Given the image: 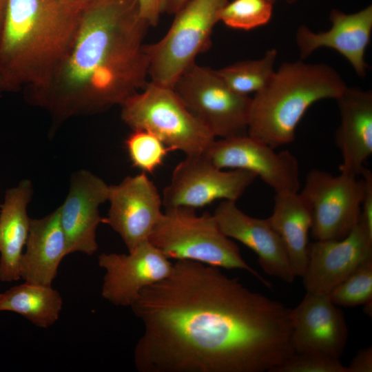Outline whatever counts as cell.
Listing matches in <instances>:
<instances>
[{
  "label": "cell",
  "mask_w": 372,
  "mask_h": 372,
  "mask_svg": "<svg viewBox=\"0 0 372 372\" xmlns=\"http://www.w3.org/2000/svg\"><path fill=\"white\" fill-rule=\"evenodd\" d=\"M139 372H274L295 354L291 309L218 267L180 260L131 305Z\"/></svg>",
  "instance_id": "cell-1"
},
{
  "label": "cell",
  "mask_w": 372,
  "mask_h": 372,
  "mask_svg": "<svg viewBox=\"0 0 372 372\" xmlns=\"http://www.w3.org/2000/svg\"><path fill=\"white\" fill-rule=\"evenodd\" d=\"M149 25L136 0H99L81 10L65 56L28 101L47 109L56 123L120 105L147 84L144 43Z\"/></svg>",
  "instance_id": "cell-2"
},
{
  "label": "cell",
  "mask_w": 372,
  "mask_h": 372,
  "mask_svg": "<svg viewBox=\"0 0 372 372\" xmlns=\"http://www.w3.org/2000/svg\"><path fill=\"white\" fill-rule=\"evenodd\" d=\"M81 10L71 0H7L0 25V72L14 91L43 85L76 33Z\"/></svg>",
  "instance_id": "cell-3"
},
{
  "label": "cell",
  "mask_w": 372,
  "mask_h": 372,
  "mask_svg": "<svg viewBox=\"0 0 372 372\" xmlns=\"http://www.w3.org/2000/svg\"><path fill=\"white\" fill-rule=\"evenodd\" d=\"M347 87L326 63H283L251 98L247 134L273 149L292 143L307 110L323 99H336Z\"/></svg>",
  "instance_id": "cell-4"
},
{
  "label": "cell",
  "mask_w": 372,
  "mask_h": 372,
  "mask_svg": "<svg viewBox=\"0 0 372 372\" xmlns=\"http://www.w3.org/2000/svg\"><path fill=\"white\" fill-rule=\"evenodd\" d=\"M149 241L168 259L187 260L227 269L251 273L267 287L271 285L243 259L238 245L220 229L213 214L196 209H165Z\"/></svg>",
  "instance_id": "cell-5"
},
{
  "label": "cell",
  "mask_w": 372,
  "mask_h": 372,
  "mask_svg": "<svg viewBox=\"0 0 372 372\" xmlns=\"http://www.w3.org/2000/svg\"><path fill=\"white\" fill-rule=\"evenodd\" d=\"M121 107V118L129 127L154 134L172 151L202 155L216 140L172 87L149 81Z\"/></svg>",
  "instance_id": "cell-6"
},
{
  "label": "cell",
  "mask_w": 372,
  "mask_h": 372,
  "mask_svg": "<svg viewBox=\"0 0 372 372\" xmlns=\"http://www.w3.org/2000/svg\"><path fill=\"white\" fill-rule=\"evenodd\" d=\"M227 0H189L175 15L167 34L145 45L151 81L173 88L196 56L206 50L218 21L217 14Z\"/></svg>",
  "instance_id": "cell-7"
},
{
  "label": "cell",
  "mask_w": 372,
  "mask_h": 372,
  "mask_svg": "<svg viewBox=\"0 0 372 372\" xmlns=\"http://www.w3.org/2000/svg\"><path fill=\"white\" fill-rule=\"evenodd\" d=\"M173 89L215 137L247 135L251 98L232 90L215 70L195 62L178 78Z\"/></svg>",
  "instance_id": "cell-8"
},
{
  "label": "cell",
  "mask_w": 372,
  "mask_h": 372,
  "mask_svg": "<svg viewBox=\"0 0 372 372\" xmlns=\"http://www.w3.org/2000/svg\"><path fill=\"white\" fill-rule=\"evenodd\" d=\"M364 190V180L358 176L309 171L300 193L311 208L312 237L326 240L347 236L359 222Z\"/></svg>",
  "instance_id": "cell-9"
},
{
  "label": "cell",
  "mask_w": 372,
  "mask_h": 372,
  "mask_svg": "<svg viewBox=\"0 0 372 372\" xmlns=\"http://www.w3.org/2000/svg\"><path fill=\"white\" fill-rule=\"evenodd\" d=\"M256 178L247 170L219 169L203 155L186 156L163 192V206L196 209L218 199L236 202Z\"/></svg>",
  "instance_id": "cell-10"
},
{
  "label": "cell",
  "mask_w": 372,
  "mask_h": 372,
  "mask_svg": "<svg viewBox=\"0 0 372 372\" xmlns=\"http://www.w3.org/2000/svg\"><path fill=\"white\" fill-rule=\"evenodd\" d=\"M215 167L253 172L276 194L298 192L300 187L297 158L289 151L275 152L248 134L215 140L202 154Z\"/></svg>",
  "instance_id": "cell-11"
},
{
  "label": "cell",
  "mask_w": 372,
  "mask_h": 372,
  "mask_svg": "<svg viewBox=\"0 0 372 372\" xmlns=\"http://www.w3.org/2000/svg\"><path fill=\"white\" fill-rule=\"evenodd\" d=\"M110 207L102 222L119 234L128 252L149 236L163 211L162 196L146 173L125 177L109 185Z\"/></svg>",
  "instance_id": "cell-12"
},
{
  "label": "cell",
  "mask_w": 372,
  "mask_h": 372,
  "mask_svg": "<svg viewBox=\"0 0 372 372\" xmlns=\"http://www.w3.org/2000/svg\"><path fill=\"white\" fill-rule=\"evenodd\" d=\"M99 265L105 273L101 295L116 306L131 307L142 290L167 277L173 263L149 240L127 254L103 253Z\"/></svg>",
  "instance_id": "cell-13"
},
{
  "label": "cell",
  "mask_w": 372,
  "mask_h": 372,
  "mask_svg": "<svg viewBox=\"0 0 372 372\" xmlns=\"http://www.w3.org/2000/svg\"><path fill=\"white\" fill-rule=\"evenodd\" d=\"M291 340L295 353L323 354L340 359L348 339L343 312L329 293L307 292L291 311Z\"/></svg>",
  "instance_id": "cell-14"
},
{
  "label": "cell",
  "mask_w": 372,
  "mask_h": 372,
  "mask_svg": "<svg viewBox=\"0 0 372 372\" xmlns=\"http://www.w3.org/2000/svg\"><path fill=\"white\" fill-rule=\"evenodd\" d=\"M372 257V233L360 220L344 238L316 240L309 245L303 278L307 292L329 293Z\"/></svg>",
  "instance_id": "cell-15"
},
{
  "label": "cell",
  "mask_w": 372,
  "mask_h": 372,
  "mask_svg": "<svg viewBox=\"0 0 372 372\" xmlns=\"http://www.w3.org/2000/svg\"><path fill=\"white\" fill-rule=\"evenodd\" d=\"M108 194L109 185L89 171L80 170L72 176L69 192L59 207L69 254L91 256L97 251L96 232L103 218L99 208L108 200Z\"/></svg>",
  "instance_id": "cell-16"
},
{
  "label": "cell",
  "mask_w": 372,
  "mask_h": 372,
  "mask_svg": "<svg viewBox=\"0 0 372 372\" xmlns=\"http://www.w3.org/2000/svg\"><path fill=\"white\" fill-rule=\"evenodd\" d=\"M221 231L235 239L258 256L264 271L287 283L296 276L285 245L268 218L249 216L242 211L236 201L223 200L213 214Z\"/></svg>",
  "instance_id": "cell-17"
},
{
  "label": "cell",
  "mask_w": 372,
  "mask_h": 372,
  "mask_svg": "<svg viewBox=\"0 0 372 372\" xmlns=\"http://www.w3.org/2000/svg\"><path fill=\"white\" fill-rule=\"evenodd\" d=\"M331 27L314 32L304 25L296 33L300 59L319 48L333 49L342 55L359 76L364 77L369 68L365 53L372 33V6L351 14L333 9L329 15Z\"/></svg>",
  "instance_id": "cell-18"
},
{
  "label": "cell",
  "mask_w": 372,
  "mask_h": 372,
  "mask_svg": "<svg viewBox=\"0 0 372 372\" xmlns=\"http://www.w3.org/2000/svg\"><path fill=\"white\" fill-rule=\"evenodd\" d=\"M335 100L340 117L335 135L342 160L340 172L359 177L372 154V92L347 86Z\"/></svg>",
  "instance_id": "cell-19"
},
{
  "label": "cell",
  "mask_w": 372,
  "mask_h": 372,
  "mask_svg": "<svg viewBox=\"0 0 372 372\" xmlns=\"http://www.w3.org/2000/svg\"><path fill=\"white\" fill-rule=\"evenodd\" d=\"M25 245L19 263L20 278L52 286L61 260L69 254L59 207L41 218L30 219Z\"/></svg>",
  "instance_id": "cell-20"
},
{
  "label": "cell",
  "mask_w": 372,
  "mask_h": 372,
  "mask_svg": "<svg viewBox=\"0 0 372 372\" xmlns=\"http://www.w3.org/2000/svg\"><path fill=\"white\" fill-rule=\"evenodd\" d=\"M33 194L30 180L24 179L6 192L0 205V280H18L22 250L28 236L30 218L27 207Z\"/></svg>",
  "instance_id": "cell-21"
},
{
  "label": "cell",
  "mask_w": 372,
  "mask_h": 372,
  "mask_svg": "<svg viewBox=\"0 0 372 372\" xmlns=\"http://www.w3.org/2000/svg\"><path fill=\"white\" fill-rule=\"evenodd\" d=\"M267 218L285 245L295 276L302 277L309 260L310 204L299 192L277 193L272 214Z\"/></svg>",
  "instance_id": "cell-22"
},
{
  "label": "cell",
  "mask_w": 372,
  "mask_h": 372,
  "mask_svg": "<svg viewBox=\"0 0 372 372\" xmlns=\"http://www.w3.org/2000/svg\"><path fill=\"white\" fill-rule=\"evenodd\" d=\"M63 300L52 286L25 282L0 293V311L15 312L41 328L52 326L59 319Z\"/></svg>",
  "instance_id": "cell-23"
},
{
  "label": "cell",
  "mask_w": 372,
  "mask_h": 372,
  "mask_svg": "<svg viewBox=\"0 0 372 372\" xmlns=\"http://www.w3.org/2000/svg\"><path fill=\"white\" fill-rule=\"evenodd\" d=\"M277 56V50L272 48L259 59L238 61L215 70L232 90L249 96L262 90L269 82L275 72Z\"/></svg>",
  "instance_id": "cell-24"
},
{
  "label": "cell",
  "mask_w": 372,
  "mask_h": 372,
  "mask_svg": "<svg viewBox=\"0 0 372 372\" xmlns=\"http://www.w3.org/2000/svg\"><path fill=\"white\" fill-rule=\"evenodd\" d=\"M272 3L268 0H233L217 14L218 21L229 28L249 30L266 25L272 16Z\"/></svg>",
  "instance_id": "cell-25"
},
{
  "label": "cell",
  "mask_w": 372,
  "mask_h": 372,
  "mask_svg": "<svg viewBox=\"0 0 372 372\" xmlns=\"http://www.w3.org/2000/svg\"><path fill=\"white\" fill-rule=\"evenodd\" d=\"M336 306L355 307L372 302V257L367 259L329 293Z\"/></svg>",
  "instance_id": "cell-26"
},
{
  "label": "cell",
  "mask_w": 372,
  "mask_h": 372,
  "mask_svg": "<svg viewBox=\"0 0 372 372\" xmlns=\"http://www.w3.org/2000/svg\"><path fill=\"white\" fill-rule=\"evenodd\" d=\"M125 144L133 166L145 173H153L172 151L154 134L142 130H132Z\"/></svg>",
  "instance_id": "cell-27"
},
{
  "label": "cell",
  "mask_w": 372,
  "mask_h": 372,
  "mask_svg": "<svg viewBox=\"0 0 372 372\" xmlns=\"http://www.w3.org/2000/svg\"><path fill=\"white\" fill-rule=\"evenodd\" d=\"M274 372H349V370L338 358L319 353H295Z\"/></svg>",
  "instance_id": "cell-28"
},
{
  "label": "cell",
  "mask_w": 372,
  "mask_h": 372,
  "mask_svg": "<svg viewBox=\"0 0 372 372\" xmlns=\"http://www.w3.org/2000/svg\"><path fill=\"white\" fill-rule=\"evenodd\" d=\"M140 17L151 26L158 24L167 10L168 0H136Z\"/></svg>",
  "instance_id": "cell-29"
},
{
  "label": "cell",
  "mask_w": 372,
  "mask_h": 372,
  "mask_svg": "<svg viewBox=\"0 0 372 372\" xmlns=\"http://www.w3.org/2000/svg\"><path fill=\"white\" fill-rule=\"evenodd\" d=\"M361 176L364 180V190L360 221L372 233V173L364 167Z\"/></svg>",
  "instance_id": "cell-30"
},
{
  "label": "cell",
  "mask_w": 372,
  "mask_h": 372,
  "mask_svg": "<svg viewBox=\"0 0 372 372\" xmlns=\"http://www.w3.org/2000/svg\"><path fill=\"white\" fill-rule=\"evenodd\" d=\"M349 372L372 371V347L361 349L347 366Z\"/></svg>",
  "instance_id": "cell-31"
},
{
  "label": "cell",
  "mask_w": 372,
  "mask_h": 372,
  "mask_svg": "<svg viewBox=\"0 0 372 372\" xmlns=\"http://www.w3.org/2000/svg\"><path fill=\"white\" fill-rule=\"evenodd\" d=\"M189 0H168L166 11L170 14H176Z\"/></svg>",
  "instance_id": "cell-32"
},
{
  "label": "cell",
  "mask_w": 372,
  "mask_h": 372,
  "mask_svg": "<svg viewBox=\"0 0 372 372\" xmlns=\"http://www.w3.org/2000/svg\"><path fill=\"white\" fill-rule=\"evenodd\" d=\"M10 91H14V90L0 72V92Z\"/></svg>",
  "instance_id": "cell-33"
},
{
  "label": "cell",
  "mask_w": 372,
  "mask_h": 372,
  "mask_svg": "<svg viewBox=\"0 0 372 372\" xmlns=\"http://www.w3.org/2000/svg\"><path fill=\"white\" fill-rule=\"evenodd\" d=\"M98 1L99 0H71V1L81 10Z\"/></svg>",
  "instance_id": "cell-34"
},
{
  "label": "cell",
  "mask_w": 372,
  "mask_h": 372,
  "mask_svg": "<svg viewBox=\"0 0 372 372\" xmlns=\"http://www.w3.org/2000/svg\"><path fill=\"white\" fill-rule=\"evenodd\" d=\"M7 0H0V25L3 19Z\"/></svg>",
  "instance_id": "cell-35"
},
{
  "label": "cell",
  "mask_w": 372,
  "mask_h": 372,
  "mask_svg": "<svg viewBox=\"0 0 372 372\" xmlns=\"http://www.w3.org/2000/svg\"><path fill=\"white\" fill-rule=\"evenodd\" d=\"M296 0H287V1L288 3H293L294 1H296Z\"/></svg>",
  "instance_id": "cell-36"
},
{
  "label": "cell",
  "mask_w": 372,
  "mask_h": 372,
  "mask_svg": "<svg viewBox=\"0 0 372 372\" xmlns=\"http://www.w3.org/2000/svg\"><path fill=\"white\" fill-rule=\"evenodd\" d=\"M268 1H269L270 2H271L272 3H273L274 1H275L276 0H268Z\"/></svg>",
  "instance_id": "cell-37"
}]
</instances>
